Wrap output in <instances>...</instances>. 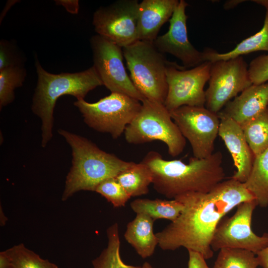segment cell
<instances>
[{"instance_id": "cell-12", "label": "cell", "mask_w": 268, "mask_h": 268, "mask_svg": "<svg viewBox=\"0 0 268 268\" xmlns=\"http://www.w3.org/2000/svg\"><path fill=\"white\" fill-rule=\"evenodd\" d=\"M93 65L103 85L111 93L127 95L142 102L145 99L139 92L125 67L123 48L98 35L90 40Z\"/></svg>"}, {"instance_id": "cell-27", "label": "cell", "mask_w": 268, "mask_h": 268, "mask_svg": "<svg viewBox=\"0 0 268 268\" xmlns=\"http://www.w3.org/2000/svg\"><path fill=\"white\" fill-rule=\"evenodd\" d=\"M26 75L23 66L0 70V109L13 101L14 90L22 86Z\"/></svg>"}, {"instance_id": "cell-13", "label": "cell", "mask_w": 268, "mask_h": 268, "mask_svg": "<svg viewBox=\"0 0 268 268\" xmlns=\"http://www.w3.org/2000/svg\"><path fill=\"white\" fill-rule=\"evenodd\" d=\"M138 5L137 0H119L99 7L93 16L95 31L122 48L138 40Z\"/></svg>"}, {"instance_id": "cell-29", "label": "cell", "mask_w": 268, "mask_h": 268, "mask_svg": "<svg viewBox=\"0 0 268 268\" xmlns=\"http://www.w3.org/2000/svg\"><path fill=\"white\" fill-rule=\"evenodd\" d=\"M250 80L253 84H261L268 81V54L254 59L248 67Z\"/></svg>"}, {"instance_id": "cell-19", "label": "cell", "mask_w": 268, "mask_h": 268, "mask_svg": "<svg viewBox=\"0 0 268 268\" xmlns=\"http://www.w3.org/2000/svg\"><path fill=\"white\" fill-rule=\"evenodd\" d=\"M266 9L264 25L259 32L242 41L233 50L227 53H219L210 49L204 50L203 52L205 61L212 63L228 60L256 51L268 52V9Z\"/></svg>"}, {"instance_id": "cell-20", "label": "cell", "mask_w": 268, "mask_h": 268, "mask_svg": "<svg viewBox=\"0 0 268 268\" xmlns=\"http://www.w3.org/2000/svg\"><path fill=\"white\" fill-rule=\"evenodd\" d=\"M243 184L258 205L268 206V148L255 156L250 174Z\"/></svg>"}, {"instance_id": "cell-18", "label": "cell", "mask_w": 268, "mask_h": 268, "mask_svg": "<svg viewBox=\"0 0 268 268\" xmlns=\"http://www.w3.org/2000/svg\"><path fill=\"white\" fill-rule=\"evenodd\" d=\"M154 222L148 215L137 213L127 225L124 238L143 259L151 256L158 245V239L153 232Z\"/></svg>"}, {"instance_id": "cell-16", "label": "cell", "mask_w": 268, "mask_h": 268, "mask_svg": "<svg viewBox=\"0 0 268 268\" xmlns=\"http://www.w3.org/2000/svg\"><path fill=\"white\" fill-rule=\"evenodd\" d=\"M268 107V81L252 84L232 101L228 102L220 115L230 118L241 125Z\"/></svg>"}, {"instance_id": "cell-23", "label": "cell", "mask_w": 268, "mask_h": 268, "mask_svg": "<svg viewBox=\"0 0 268 268\" xmlns=\"http://www.w3.org/2000/svg\"><path fill=\"white\" fill-rule=\"evenodd\" d=\"M240 126L255 156L268 148V107Z\"/></svg>"}, {"instance_id": "cell-2", "label": "cell", "mask_w": 268, "mask_h": 268, "mask_svg": "<svg viewBox=\"0 0 268 268\" xmlns=\"http://www.w3.org/2000/svg\"><path fill=\"white\" fill-rule=\"evenodd\" d=\"M222 159L221 152L216 151L203 159L193 156L186 164L180 160H165L159 152L152 150L140 162L150 169L155 190L174 199L190 192L207 193L223 181L225 174Z\"/></svg>"}, {"instance_id": "cell-31", "label": "cell", "mask_w": 268, "mask_h": 268, "mask_svg": "<svg viewBox=\"0 0 268 268\" xmlns=\"http://www.w3.org/2000/svg\"><path fill=\"white\" fill-rule=\"evenodd\" d=\"M188 268H209L200 253L192 250H188Z\"/></svg>"}, {"instance_id": "cell-22", "label": "cell", "mask_w": 268, "mask_h": 268, "mask_svg": "<svg viewBox=\"0 0 268 268\" xmlns=\"http://www.w3.org/2000/svg\"><path fill=\"white\" fill-rule=\"evenodd\" d=\"M116 178L131 197L146 195L153 180L150 169L141 162L139 163L133 162Z\"/></svg>"}, {"instance_id": "cell-15", "label": "cell", "mask_w": 268, "mask_h": 268, "mask_svg": "<svg viewBox=\"0 0 268 268\" xmlns=\"http://www.w3.org/2000/svg\"><path fill=\"white\" fill-rule=\"evenodd\" d=\"M218 114L220 119L218 135L230 153L236 168L231 178L244 183L250 174L255 155L241 126L232 119Z\"/></svg>"}, {"instance_id": "cell-32", "label": "cell", "mask_w": 268, "mask_h": 268, "mask_svg": "<svg viewBox=\"0 0 268 268\" xmlns=\"http://www.w3.org/2000/svg\"><path fill=\"white\" fill-rule=\"evenodd\" d=\"M56 3L63 6L66 10L72 14L78 13L79 9L78 0H56Z\"/></svg>"}, {"instance_id": "cell-34", "label": "cell", "mask_w": 268, "mask_h": 268, "mask_svg": "<svg viewBox=\"0 0 268 268\" xmlns=\"http://www.w3.org/2000/svg\"><path fill=\"white\" fill-rule=\"evenodd\" d=\"M243 1H245V0H228L225 2L224 4V7L226 9H228L230 8H232L237 5L240 3L242 2Z\"/></svg>"}, {"instance_id": "cell-30", "label": "cell", "mask_w": 268, "mask_h": 268, "mask_svg": "<svg viewBox=\"0 0 268 268\" xmlns=\"http://www.w3.org/2000/svg\"><path fill=\"white\" fill-rule=\"evenodd\" d=\"M14 45L10 42L1 40L0 42V70L9 67L23 66L21 58Z\"/></svg>"}, {"instance_id": "cell-5", "label": "cell", "mask_w": 268, "mask_h": 268, "mask_svg": "<svg viewBox=\"0 0 268 268\" xmlns=\"http://www.w3.org/2000/svg\"><path fill=\"white\" fill-rule=\"evenodd\" d=\"M130 78L145 99L164 103L167 92V60L152 42L137 40L123 48Z\"/></svg>"}, {"instance_id": "cell-35", "label": "cell", "mask_w": 268, "mask_h": 268, "mask_svg": "<svg viewBox=\"0 0 268 268\" xmlns=\"http://www.w3.org/2000/svg\"><path fill=\"white\" fill-rule=\"evenodd\" d=\"M252 1L259 4L268 9V0H254Z\"/></svg>"}, {"instance_id": "cell-37", "label": "cell", "mask_w": 268, "mask_h": 268, "mask_svg": "<svg viewBox=\"0 0 268 268\" xmlns=\"http://www.w3.org/2000/svg\"><path fill=\"white\" fill-rule=\"evenodd\" d=\"M11 268L10 267V268Z\"/></svg>"}, {"instance_id": "cell-8", "label": "cell", "mask_w": 268, "mask_h": 268, "mask_svg": "<svg viewBox=\"0 0 268 268\" xmlns=\"http://www.w3.org/2000/svg\"><path fill=\"white\" fill-rule=\"evenodd\" d=\"M171 118L190 142L194 157L203 159L214 152L220 119L204 106H182L170 111Z\"/></svg>"}, {"instance_id": "cell-26", "label": "cell", "mask_w": 268, "mask_h": 268, "mask_svg": "<svg viewBox=\"0 0 268 268\" xmlns=\"http://www.w3.org/2000/svg\"><path fill=\"white\" fill-rule=\"evenodd\" d=\"M256 256L243 249L223 248L219 250L212 268H257Z\"/></svg>"}, {"instance_id": "cell-10", "label": "cell", "mask_w": 268, "mask_h": 268, "mask_svg": "<svg viewBox=\"0 0 268 268\" xmlns=\"http://www.w3.org/2000/svg\"><path fill=\"white\" fill-rule=\"evenodd\" d=\"M252 84L242 56L212 62L205 90V107L218 114L238 94Z\"/></svg>"}, {"instance_id": "cell-6", "label": "cell", "mask_w": 268, "mask_h": 268, "mask_svg": "<svg viewBox=\"0 0 268 268\" xmlns=\"http://www.w3.org/2000/svg\"><path fill=\"white\" fill-rule=\"evenodd\" d=\"M124 136L127 142L134 144L161 141L173 157L180 154L186 144L164 105L147 99L141 102L140 110L127 127Z\"/></svg>"}, {"instance_id": "cell-25", "label": "cell", "mask_w": 268, "mask_h": 268, "mask_svg": "<svg viewBox=\"0 0 268 268\" xmlns=\"http://www.w3.org/2000/svg\"><path fill=\"white\" fill-rule=\"evenodd\" d=\"M1 252L11 268H58L56 264L41 258L22 243Z\"/></svg>"}, {"instance_id": "cell-9", "label": "cell", "mask_w": 268, "mask_h": 268, "mask_svg": "<svg viewBox=\"0 0 268 268\" xmlns=\"http://www.w3.org/2000/svg\"><path fill=\"white\" fill-rule=\"evenodd\" d=\"M257 205L255 200L243 202L237 205L232 216L222 218L211 240L213 251L223 248L239 249L256 255L268 246V233L258 236L251 228L253 213Z\"/></svg>"}, {"instance_id": "cell-28", "label": "cell", "mask_w": 268, "mask_h": 268, "mask_svg": "<svg viewBox=\"0 0 268 268\" xmlns=\"http://www.w3.org/2000/svg\"><path fill=\"white\" fill-rule=\"evenodd\" d=\"M95 192L104 197L115 207L125 206L131 198L116 177L102 182L96 187Z\"/></svg>"}, {"instance_id": "cell-7", "label": "cell", "mask_w": 268, "mask_h": 268, "mask_svg": "<svg viewBox=\"0 0 268 268\" xmlns=\"http://www.w3.org/2000/svg\"><path fill=\"white\" fill-rule=\"evenodd\" d=\"M140 101L119 93H111L94 103L84 99L74 102L90 128L101 133L109 134L116 139L124 134L140 109Z\"/></svg>"}, {"instance_id": "cell-14", "label": "cell", "mask_w": 268, "mask_h": 268, "mask_svg": "<svg viewBox=\"0 0 268 268\" xmlns=\"http://www.w3.org/2000/svg\"><path fill=\"white\" fill-rule=\"evenodd\" d=\"M188 3L180 0L169 20L168 31L153 42L161 53H168L180 60L185 68L194 67L206 62L203 52L198 51L188 39L186 13Z\"/></svg>"}, {"instance_id": "cell-36", "label": "cell", "mask_w": 268, "mask_h": 268, "mask_svg": "<svg viewBox=\"0 0 268 268\" xmlns=\"http://www.w3.org/2000/svg\"><path fill=\"white\" fill-rule=\"evenodd\" d=\"M141 268H153L151 265L147 263V262H145L143 265L141 267Z\"/></svg>"}, {"instance_id": "cell-21", "label": "cell", "mask_w": 268, "mask_h": 268, "mask_svg": "<svg viewBox=\"0 0 268 268\" xmlns=\"http://www.w3.org/2000/svg\"><path fill=\"white\" fill-rule=\"evenodd\" d=\"M130 205L136 214H145L154 221L158 219H165L171 222L179 216L184 207L183 204L175 199H137L132 201Z\"/></svg>"}, {"instance_id": "cell-33", "label": "cell", "mask_w": 268, "mask_h": 268, "mask_svg": "<svg viewBox=\"0 0 268 268\" xmlns=\"http://www.w3.org/2000/svg\"><path fill=\"white\" fill-rule=\"evenodd\" d=\"M256 256L259 266L268 268V246L260 251Z\"/></svg>"}, {"instance_id": "cell-3", "label": "cell", "mask_w": 268, "mask_h": 268, "mask_svg": "<svg viewBox=\"0 0 268 268\" xmlns=\"http://www.w3.org/2000/svg\"><path fill=\"white\" fill-rule=\"evenodd\" d=\"M58 133L72 151V166L66 177L63 201L80 191L95 192L100 183L116 177L133 163L102 150L85 137L63 129Z\"/></svg>"}, {"instance_id": "cell-17", "label": "cell", "mask_w": 268, "mask_h": 268, "mask_svg": "<svg viewBox=\"0 0 268 268\" xmlns=\"http://www.w3.org/2000/svg\"><path fill=\"white\" fill-rule=\"evenodd\" d=\"M178 0H143L139 2L137 31L138 40L153 43L163 25L169 20Z\"/></svg>"}, {"instance_id": "cell-11", "label": "cell", "mask_w": 268, "mask_h": 268, "mask_svg": "<svg viewBox=\"0 0 268 268\" xmlns=\"http://www.w3.org/2000/svg\"><path fill=\"white\" fill-rule=\"evenodd\" d=\"M211 63L206 61L188 69L167 61L168 92L164 105L169 111L185 105L204 106V87L209 79Z\"/></svg>"}, {"instance_id": "cell-1", "label": "cell", "mask_w": 268, "mask_h": 268, "mask_svg": "<svg viewBox=\"0 0 268 268\" xmlns=\"http://www.w3.org/2000/svg\"><path fill=\"white\" fill-rule=\"evenodd\" d=\"M174 199L184 207L174 221L155 233L159 247L170 251L184 247L200 253L205 260L213 256L211 242L222 218L239 204L255 200L243 183L232 178L207 193L190 192Z\"/></svg>"}, {"instance_id": "cell-24", "label": "cell", "mask_w": 268, "mask_h": 268, "mask_svg": "<svg viewBox=\"0 0 268 268\" xmlns=\"http://www.w3.org/2000/svg\"><path fill=\"white\" fill-rule=\"evenodd\" d=\"M108 244L98 257L92 261L93 268H141L125 264L120 256V240L118 223L110 226L106 230Z\"/></svg>"}, {"instance_id": "cell-4", "label": "cell", "mask_w": 268, "mask_h": 268, "mask_svg": "<svg viewBox=\"0 0 268 268\" xmlns=\"http://www.w3.org/2000/svg\"><path fill=\"white\" fill-rule=\"evenodd\" d=\"M35 66L38 80L31 108L41 120V145L45 147L53 137L54 111L58 99L70 95L77 100L84 99L89 91L103 83L93 66L82 71L59 74L47 72L37 59Z\"/></svg>"}]
</instances>
